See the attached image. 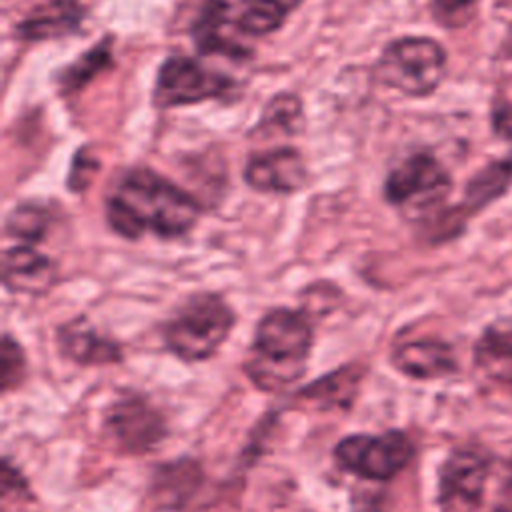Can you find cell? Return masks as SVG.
Segmentation results:
<instances>
[{"label":"cell","instance_id":"obj_16","mask_svg":"<svg viewBox=\"0 0 512 512\" xmlns=\"http://www.w3.org/2000/svg\"><path fill=\"white\" fill-rule=\"evenodd\" d=\"M84 16L86 8L78 0H46L16 24V36L26 42L62 38L74 34L82 26Z\"/></svg>","mask_w":512,"mask_h":512},{"label":"cell","instance_id":"obj_24","mask_svg":"<svg viewBox=\"0 0 512 512\" xmlns=\"http://www.w3.org/2000/svg\"><path fill=\"white\" fill-rule=\"evenodd\" d=\"M30 366L22 344L10 334H2L0 342V392L8 394L20 388L28 378Z\"/></svg>","mask_w":512,"mask_h":512},{"label":"cell","instance_id":"obj_7","mask_svg":"<svg viewBox=\"0 0 512 512\" xmlns=\"http://www.w3.org/2000/svg\"><path fill=\"white\" fill-rule=\"evenodd\" d=\"M450 188L452 180L446 168L432 154L416 152L390 170L384 182V198L406 214L422 216L442 204Z\"/></svg>","mask_w":512,"mask_h":512},{"label":"cell","instance_id":"obj_11","mask_svg":"<svg viewBox=\"0 0 512 512\" xmlns=\"http://www.w3.org/2000/svg\"><path fill=\"white\" fill-rule=\"evenodd\" d=\"M60 282V268L54 258L30 244L4 248L2 284L14 294L44 296Z\"/></svg>","mask_w":512,"mask_h":512},{"label":"cell","instance_id":"obj_6","mask_svg":"<svg viewBox=\"0 0 512 512\" xmlns=\"http://www.w3.org/2000/svg\"><path fill=\"white\" fill-rule=\"evenodd\" d=\"M102 428L116 450L130 456L156 450L170 434L166 414L146 394L134 390L122 392L108 404Z\"/></svg>","mask_w":512,"mask_h":512},{"label":"cell","instance_id":"obj_21","mask_svg":"<svg viewBox=\"0 0 512 512\" xmlns=\"http://www.w3.org/2000/svg\"><path fill=\"white\" fill-rule=\"evenodd\" d=\"M50 228V214L44 206L38 204H18L14 206L4 222L6 236L22 240L24 244H38L46 238Z\"/></svg>","mask_w":512,"mask_h":512},{"label":"cell","instance_id":"obj_26","mask_svg":"<svg viewBox=\"0 0 512 512\" xmlns=\"http://www.w3.org/2000/svg\"><path fill=\"white\" fill-rule=\"evenodd\" d=\"M100 168V162L94 156H88V150H78L74 160H72V168L68 174V188L72 192H82L90 186L92 178L96 176Z\"/></svg>","mask_w":512,"mask_h":512},{"label":"cell","instance_id":"obj_8","mask_svg":"<svg viewBox=\"0 0 512 512\" xmlns=\"http://www.w3.org/2000/svg\"><path fill=\"white\" fill-rule=\"evenodd\" d=\"M232 78L208 70L188 56H170L158 70L154 84V104L172 108L222 98L232 90Z\"/></svg>","mask_w":512,"mask_h":512},{"label":"cell","instance_id":"obj_22","mask_svg":"<svg viewBox=\"0 0 512 512\" xmlns=\"http://www.w3.org/2000/svg\"><path fill=\"white\" fill-rule=\"evenodd\" d=\"M510 178H512V164L496 162L486 166L468 182L466 194H464V208L468 212L480 210L482 206H486L488 202H492L496 196L504 192Z\"/></svg>","mask_w":512,"mask_h":512},{"label":"cell","instance_id":"obj_9","mask_svg":"<svg viewBox=\"0 0 512 512\" xmlns=\"http://www.w3.org/2000/svg\"><path fill=\"white\" fill-rule=\"evenodd\" d=\"M488 478V460L472 448L452 450L438 472V506L442 512L478 508Z\"/></svg>","mask_w":512,"mask_h":512},{"label":"cell","instance_id":"obj_17","mask_svg":"<svg viewBox=\"0 0 512 512\" xmlns=\"http://www.w3.org/2000/svg\"><path fill=\"white\" fill-rule=\"evenodd\" d=\"M364 378V366L360 364H346L314 382L306 388H300L296 398L304 402H312L322 410L344 408L348 410L358 394L360 382Z\"/></svg>","mask_w":512,"mask_h":512},{"label":"cell","instance_id":"obj_12","mask_svg":"<svg viewBox=\"0 0 512 512\" xmlns=\"http://www.w3.org/2000/svg\"><path fill=\"white\" fill-rule=\"evenodd\" d=\"M246 184L256 192L290 194L304 186L306 168L298 150L274 148L252 154L244 168Z\"/></svg>","mask_w":512,"mask_h":512},{"label":"cell","instance_id":"obj_3","mask_svg":"<svg viewBox=\"0 0 512 512\" xmlns=\"http://www.w3.org/2000/svg\"><path fill=\"white\" fill-rule=\"evenodd\" d=\"M236 320V310L222 294L192 292L164 320V348L182 362L210 360L230 338Z\"/></svg>","mask_w":512,"mask_h":512},{"label":"cell","instance_id":"obj_19","mask_svg":"<svg viewBox=\"0 0 512 512\" xmlns=\"http://www.w3.org/2000/svg\"><path fill=\"white\" fill-rule=\"evenodd\" d=\"M300 0H242L236 26L242 34L264 36L282 26Z\"/></svg>","mask_w":512,"mask_h":512},{"label":"cell","instance_id":"obj_4","mask_svg":"<svg viewBox=\"0 0 512 512\" xmlns=\"http://www.w3.org/2000/svg\"><path fill=\"white\" fill-rule=\"evenodd\" d=\"M378 78L406 96H428L446 72L444 48L426 36H404L392 40L376 64Z\"/></svg>","mask_w":512,"mask_h":512},{"label":"cell","instance_id":"obj_18","mask_svg":"<svg viewBox=\"0 0 512 512\" xmlns=\"http://www.w3.org/2000/svg\"><path fill=\"white\" fill-rule=\"evenodd\" d=\"M478 368L512 392V326H490L476 342Z\"/></svg>","mask_w":512,"mask_h":512},{"label":"cell","instance_id":"obj_28","mask_svg":"<svg viewBox=\"0 0 512 512\" xmlns=\"http://www.w3.org/2000/svg\"><path fill=\"white\" fill-rule=\"evenodd\" d=\"M494 512H512V508H504V506H502V508H498V510H494Z\"/></svg>","mask_w":512,"mask_h":512},{"label":"cell","instance_id":"obj_10","mask_svg":"<svg viewBox=\"0 0 512 512\" xmlns=\"http://www.w3.org/2000/svg\"><path fill=\"white\" fill-rule=\"evenodd\" d=\"M54 338L60 356L78 366H106L124 360L122 344L98 332L86 314L58 324Z\"/></svg>","mask_w":512,"mask_h":512},{"label":"cell","instance_id":"obj_1","mask_svg":"<svg viewBox=\"0 0 512 512\" xmlns=\"http://www.w3.org/2000/svg\"><path fill=\"white\" fill-rule=\"evenodd\" d=\"M110 230L126 240L154 234L162 240L186 236L200 220L198 200L150 168L128 170L104 202Z\"/></svg>","mask_w":512,"mask_h":512},{"label":"cell","instance_id":"obj_23","mask_svg":"<svg viewBox=\"0 0 512 512\" xmlns=\"http://www.w3.org/2000/svg\"><path fill=\"white\" fill-rule=\"evenodd\" d=\"M302 118V104L294 94H278L274 96L264 112L260 122L256 124V136H268L274 132L294 134L298 130V122Z\"/></svg>","mask_w":512,"mask_h":512},{"label":"cell","instance_id":"obj_20","mask_svg":"<svg viewBox=\"0 0 512 512\" xmlns=\"http://www.w3.org/2000/svg\"><path fill=\"white\" fill-rule=\"evenodd\" d=\"M110 36L102 38L98 44H94L86 54H82L76 62H72L60 76V86L64 94L78 92L84 88L96 74H100L104 68L112 64V48H110Z\"/></svg>","mask_w":512,"mask_h":512},{"label":"cell","instance_id":"obj_5","mask_svg":"<svg viewBox=\"0 0 512 512\" xmlns=\"http://www.w3.org/2000/svg\"><path fill=\"white\" fill-rule=\"evenodd\" d=\"M414 442L404 430H384L380 434H348L332 450L334 464L360 480L388 482L396 478L414 458Z\"/></svg>","mask_w":512,"mask_h":512},{"label":"cell","instance_id":"obj_14","mask_svg":"<svg viewBox=\"0 0 512 512\" xmlns=\"http://www.w3.org/2000/svg\"><path fill=\"white\" fill-rule=\"evenodd\" d=\"M236 32L240 28L236 26V18H230L226 0H206L192 24V38L202 54H222L240 60L250 56V48L238 40Z\"/></svg>","mask_w":512,"mask_h":512},{"label":"cell","instance_id":"obj_2","mask_svg":"<svg viewBox=\"0 0 512 512\" xmlns=\"http://www.w3.org/2000/svg\"><path fill=\"white\" fill-rule=\"evenodd\" d=\"M314 346L312 316L304 308L276 306L260 316L242 370L262 392H282L308 370Z\"/></svg>","mask_w":512,"mask_h":512},{"label":"cell","instance_id":"obj_13","mask_svg":"<svg viewBox=\"0 0 512 512\" xmlns=\"http://www.w3.org/2000/svg\"><path fill=\"white\" fill-rule=\"evenodd\" d=\"M204 484L202 464L190 456L162 462L154 466L150 486H148V502L156 510H184L186 504L198 494Z\"/></svg>","mask_w":512,"mask_h":512},{"label":"cell","instance_id":"obj_15","mask_svg":"<svg viewBox=\"0 0 512 512\" xmlns=\"http://www.w3.org/2000/svg\"><path fill=\"white\" fill-rule=\"evenodd\" d=\"M390 362L400 374L416 380L442 378L456 370V354L452 346L434 338L396 344L390 352Z\"/></svg>","mask_w":512,"mask_h":512},{"label":"cell","instance_id":"obj_25","mask_svg":"<svg viewBox=\"0 0 512 512\" xmlns=\"http://www.w3.org/2000/svg\"><path fill=\"white\" fill-rule=\"evenodd\" d=\"M476 6L478 0H430L432 16L446 28L466 26L474 16Z\"/></svg>","mask_w":512,"mask_h":512},{"label":"cell","instance_id":"obj_27","mask_svg":"<svg viewBox=\"0 0 512 512\" xmlns=\"http://www.w3.org/2000/svg\"><path fill=\"white\" fill-rule=\"evenodd\" d=\"M350 496V512H384V498L380 492H362L358 486Z\"/></svg>","mask_w":512,"mask_h":512},{"label":"cell","instance_id":"obj_29","mask_svg":"<svg viewBox=\"0 0 512 512\" xmlns=\"http://www.w3.org/2000/svg\"><path fill=\"white\" fill-rule=\"evenodd\" d=\"M510 470H512V460H510Z\"/></svg>","mask_w":512,"mask_h":512}]
</instances>
